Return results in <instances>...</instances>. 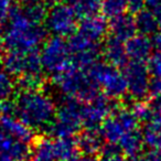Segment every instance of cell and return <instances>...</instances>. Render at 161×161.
<instances>
[{
    "instance_id": "cell-12",
    "label": "cell",
    "mask_w": 161,
    "mask_h": 161,
    "mask_svg": "<svg viewBox=\"0 0 161 161\" xmlns=\"http://www.w3.org/2000/svg\"><path fill=\"white\" fill-rule=\"evenodd\" d=\"M31 153L29 143L0 130V161H25Z\"/></svg>"
},
{
    "instance_id": "cell-23",
    "label": "cell",
    "mask_w": 161,
    "mask_h": 161,
    "mask_svg": "<svg viewBox=\"0 0 161 161\" xmlns=\"http://www.w3.org/2000/svg\"><path fill=\"white\" fill-rule=\"evenodd\" d=\"M76 16L84 19L98 14L102 10V0H69Z\"/></svg>"
},
{
    "instance_id": "cell-38",
    "label": "cell",
    "mask_w": 161,
    "mask_h": 161,
    "mask_svg": "<svg viewBox=\"0 0 161 161\" xmlns=\"http://www.w3.org/2000/svg\"><path fill=\"white\" fill-rule=\"evenodd\" d=\"M158 27H159V31L161 32V14L158 16Z\"/></svg>"
},
{
    "instance_id": "cell-4",
    "label": "cell",
    "mask_w": 161,
    "mask_h": 161,
    "mask_svg": "<svg viewBox=\"0 0 161 161\" xmlns=\"http://www.w3.org/2000/svg\"><path fill=\"white\" fill-rule=\"evenodd\" d=\"M83 103L65 98L56 109L55 118L47 130L54 138H71L83 126L82 118Z\"/></svg>"
},
{
    "instance_id": "cell-19",
    "label": "cell",
    "mask_w": 161,
    "mask_h": 161,
    "mask_svg": "<svg viewBox=\"0 0 161 161\" xmlns=\"http://www.w3.org/2000/svg\"><path fill=\"white\" fill-rule=\"evenodd\" d=\"M53 149L56 161H77L80 150L72 138H55Z\"/></svg>"
},
{
    "instance_id": "cell-36",
    "label": "cell",
    "mask_w": 161,
    "mask_h": 161,
    "mask_svg": "<svg viewBox=\"0 0 161 161\" xmlns=\"http://www.w3.org/2000/svg\"><path fill=\"white\" fill-rule=\"evenodd\" d=\"M18 1H20L21 3H25V6L31 5V3H39V0H18Z\"/></svg>"
},
{
    "instance_id": "cell-13",
    "label": "cell",
    "mask_w": 161,
    "mask_h": 161,
    "mask_svg": "<svg viewBox=\"0 0 161 161\" xmlns=\"http://www.w3.org/2000/svg\"><path fill=\"white\" fill-rule=\"evenodd\" d=\"M109 31V23L106 18L101 14L82 19L78 25L77 33L90 40L91 42L98 43Z\"/></svg>"
},
{
    "instance_id": "cell-29",
    "label": "cell",
    "mask_w": 161,
    "mask_h": 161,
    "mask_svg": "<svg viewBox=\"0 0 161 161\" xmlns=\"http://www.w3.org/2000/svg\"><path fill=\"white\" fill-rule=\"evenodd\" d=\"M149 94H151L153 97L161 95V78L160 77H153L152 80H150Z\"/></svg>"
},
{
    "instance_id": "cell-26",
    "label": "cell",
    "mask_w": 161,
    "mask_h": 161,
    "mask_svg": "<svg viewBox=\"0 0 161 161\" xmlns=\"http://www.w3.org/2000/svg\"><path fill=\"white\" fill-rule=\"evenodd\" d=\"M25 14L29 19H31L32 21L36 23H42L43 21H45L47 14V10L45 9L44 5L41 3H34L31 5H27L23 9Z\"/></svg>"
},
{
    "instance_id": "cell-15",
    "label": "cell",
    "mask_w": 161,
    "mask_h": 161,
    "mask_svg": "<svg viewBox=\"0 0 161 161\" xmlns=\"http://www.w3.org/2000/svg\"><path fill=\"white\" fill-rule=\"evenodd\" d=\"M109 32L110 36L119 41H123V42H127L132 36H136V20L129 14H124L118 17H115L110 19Z\"/></svg>"
},
{
    "instance_id": "cell-31",
    "label": "cell",
    "mask_w": 161,
    "mask_h": 161,
    "mask_svg": "<svg viewBox=\"0 0 161 161\" xmlns=\"http://www.w3.org/2000/svg\"><path fill=\"white\" fill-rule=\"evenodd\" d=\"M141 161H161V149H153L146 153Z\"/></svg>"
},
{
    "instance_id": "cell-18",
    "label": "cell",
    "mask_w": 161,
    "mask_h": 161,
    "mask_svg": "<svg viewBox=\"0 0 161 161\" xmlns=\"http://www.w3.org/2000/svg\"><path fill=\"white\" fill-rule=\"evenodd\" d=\"M103 54L106 61L116 67L125 66L128 63L125 44L123 43V41L117 40L113 36H110L105 42V45L103 47Z\"/></svg>"
},
{
    "instance_id": "cell-10",
    "label": "cell",
    "mask_w": 161,
    "mask_h": 161,
    "mask_svg": "<svg viewBox=\"0 0 161 161\" xmlns=\"http://www.w3.org/2000/svg\"><path fill=\"white\" fill-rule=\"evenodd\" d=\"M128 93L135 99H143L149 94V69L145 62L130 61L124 66Z\"/></svg>"
},
{
    "instance_id": "cell-35",
    "label": "cell",
    "mask_w": 161,
    "mask_h": 161,
    "mask_svg": "<svg viewBox=\"0 0 161 161\" xmlns=\"http://www.w3.org/2000/svg\"><path fill=\"white\" fill-rule=\"evenodd\" d=\"M77 161H99V160H97V158L95 156H86V154H84L83 157L78 158Z\"/></svg>"
},
{
    "instance_id": "cell-37",
    "label": "cell",
    "mask_w": 161,
    "mask_h": 161,
    "mask_svg": "<svg viewBox=\"0 0 161 161\" xmlns=\"http://www.w3.org/2000/svg\"><path fill=\"white\" fill-rule=\"evenodd\" d=\"M44 3H50V5H55V3H60V0H43Z\"/></svg>"
},
{
    "instance_id": "cell-28",
    "label": "cell",
    "mask_w": 161,
    "mask_h": 161,
    "mask_svg": "<svg viewBox=\"0 0 161 161\" xmlns=\"http://www.w3.org/2000/svg\"><path fill=\"white\" fill-rule=\"evenodd\" d=\"M146 7V0H128V11L130 14H139Z\"/></svg>"
},
{
    "instance_id": "cell-39",
    "label": "cell",
    "mask_w": 161,
    "mask_h": 161,
    "mask_svg": "<svg viewBox=\"0 0 161 161\" xmlns=\"http://www.w3.org/2000/svg\"><path fill=\"white\" fill-rule=\"evenodd\" d=\"M3 47V39H0V51H1V47Z\"/></svg>"
},
{
    "instance_id": "cell-2",
    "label": "cell",
    "mask_w": 161,
    "mask_h": 161,
    "mask_svg": "<svg viewBox=\"0 0 161 161\" xmlns=\"http://www.w3.org/2000/svg\"><path fill=\"white\" fill-rule=\"evenodd\" d=\"M16 116L32 129L44 128L55 118L56 107L51 96L41 90L20 91L14 101Z\"/></svg>"
},
{
    "instance_id": "cell-34",
    "label": "cell",
    "mask_w": 161,
    "mask_h": 161,
    "mask_svg": "<svg viewBox=\"0 0 161 161\" xmlns=\"http://www.w3.org/2000/svg\"><path fill=\"white\" fill-rule=\"evenodd\" d=\"M99 161H126L121 157L120 153H112V154H103V158Z\"/></svg>"
},
{
    "instance_id": "cell-1",
    "label": "cell",
    "mask_w": 161,
    "mask_h": 161,
    "mask_svg": "<svg viewBox=\"0 0 161 161\" xmlns=\"http://www.w3.org/2000/svg\"><path fill=\"white\" fill-rule=\"evenodd\" d=\"M47 28L25 14L23 10H14L3 33V43L7 51H36L45 42Z\"/></svg>"
},
{
    "instance_id": "cell-6",
    "label": "cell",
    "mask_w": 161,
    "mask_h": 161,
    "mask_svg": "<svg viewBox=\"0 0 161 161\" xmlns=\"http://www.w3.org/2000/svg\"><path fill=\"white\" fill-rule=\"evenodd\" d=\"M87 72L98 87L103 90L104 95L109 98H120L128 92L124 73L109 63L97 62Z\"/></svg>"
},
{
    "instance_id": "cell-3",
    "label": "cell",
    "mask_w": 161,
    "mask_h": 161,
    "mask_svg": "<svg viewBox=\"0 0 161 161\" xmlns=\"http://www.w3.org/2000/svg\"><path fill=\"white\" fill-rule=\"evenodd\" d=\"M53 83L66 98L87 103L99 95L98 85L84 69L71 67L53 76Z\"/></svg>"
},
{
    "instance_id": "cell-33",
    "label": "cell",
    "mask_w": 161,
    "mask_h": 161,
    "mask_svg": "<svg viewBox=\"0 0 161 161\" xmlns=\"http://www.w3.org/2000/svg\"><path fill=\"white\" fill-rule=\"evenodd\" d=\"M149 107L151 108L152 110H154V112L161 114V95H159V96H156V97L152 98Z\"/></svg>"
},
{
    "instance_id": "cell-22",
    "label": "cell",
    "mask_w": 161,
    "mask_h": 161,
    "mask_svg": "<svg viewBox=\"0 0 161 161\" xmlns=\"http://www.w3.org/2000/svg\"><path fill=\"white\" fill-rule=\"evenodd\" d=\"M135 20H136L137 31L142 36H152L153 34L158 33V17L148 9H143L142 11L137 14Z\"/></svg>"
},
{
    "instance_id": "cell-27",
    "label": "cell",
    "mask_w": 161,
    "mask_h": 161,
    "mask_svg": "<svg viewBox=\"0 0 161 161\" xmlns=\"http://www.w3.org/2000/svg\"><path fill=\"white\" fill-rule=\"evenodd\" d=\"M14 10V0H0V25L8 22Z\"/></svg>"
},
{
    "instance_id": "cell-7",
    "label": "cell",
    "mask_w": 161,
    "mask_h": 161,
    "mask_svg": "<svg viewBox=\"0 0 161 161\" xmlns=\"http://www.w3.org/2000/svg\"><path fill=\"white\" fill-rule=\"evenodd\" d=\"M1 61L3 69L11 76L42 75L43 66L38 50L30 52L8 51Z\"/></svg>"
},
{
    "instance_id": "cell-16",
    "label": "cell",
    "mask_w": 161,
    "mask_h": 161,
    "mask_svg": "<svg viewBox=\"0 0 161 161\" xmlns=\"http://www.w3.org/2000/svg\"><path fill=\"white\" fill-rule=\"evenodd\" d=\"M104 138L98 128H85L77 138V148L86 156H95L104 147Z\"/></svg>"
},
{
    "instance_id": "cell-9",
    "label": "cell",
    "mask_w": 161,
    "mask_h": 161,
    "mask_svg": "<svg viewBox=\"0 0 161 161\" xmlns=\"http://www.w3.org/2000/svg\"><path fill=\"white\" fill-rule=\"evenodd\" d=\"M77 25V16L69 3H58L47 10L45 28L54 36H73Z\"/></svg>"
},
{
    "instance_id": "cell-32",
    "label": "cell",
    "mask_w": 161,
    "mask_h": 161,
    "mask_svg": "<svg viewBox=\"0 0 161 161\" xmlns=\"http://www.w3.org/2000/svg\"><path fill=\"white\" fill-rule=\"evenodd\" d=\"M151 44L152 49L156 51V53H161V32L151 36Z\"/></svg>"
},
{
    "instance_id": "cell-14",
    "label": "cell",
    "mask_w": 161,
    "mask_h": 161,
    "mask_svg": "<svg viewBox=\"0 0 161 161\" xmlns=\"http://www.w3.org/2000/svg\"><path fill=\"white\" fill-rule=\"evenodd\" d=\"M0 130L29 145L34 139L33 129L22 123L17 116H12L10 114H3L0 116Z\"/></svg>"
},
{
    "instance_id": "cell-8",
    "label": "cell",
    "mask_w": 161,
    "mask_h": 161,
    "mask_svg": "<svg viewBox=\"0 0 161 161\" xmlns=\"http://www.w3.org/2000/svg\"><path fill=\"white\" fill-rule=\"evenodd\" d=\"M138 118L129 109H116L102 124L101 132L106 143L118 145L121 137L128 131L136 130Z\"/></svg>"
},
{
    "instance_id": "cell-24",
    "label": "cell",
    "mask_w": 161,
    "mask_h": 161,
    "mask_svg": "<svg viewBox=\"0 0 161 161\" xmlns=\"http://www.w3.org/2000/svg\"><path fill=\"white\" fill-rule=\"evenodd\" d=\"M128 10V0H102V11L104 16L113 19L124 14Z\"/></svg>"
},
{
    "instance_id": "cell-25",
    "label": "cell",
    "mask_w": 161,
    "mask_h": 161,
    "mask_svg": "<svg viewBox=\"0 0 161 161\" xmlns=\"http://www.w3.org/2000/svg\"><path fill=\"white\" fill-rule=\"evenodd\" d=\"M143 142L152 149H161V125L147 124L143 129Z\"/></svg>"
},
{
    "instance_id": "cell-5",
    "label": "cell",
    "mask_w": 161,
    "mask_h": 161,
    "mask_svg": "<svg viewBox=\"0 0 161 161\" xmlns=\"http://www.w3.org/2000/svg\"><path fill=\"white\" fill-rule=\"evenodd\" d=\"M43 69L58 75L73 67V56L69 42L60 36H52L43 44L40 52Z\"/></svg>"
},
{
    "instance_id": "cell-20",
    "label": "cell",
    "mask_w": 161,
    "mask_h": 161,
    "mask_svg": "<svg viewBox=\"0 0 161 161\" xmlns=\"http://www.w3.org/2000/svg\"><path fill=\"white\" fill-rule=\"evenodd\" d=\"M143 136L138 129L128 131L121 137L118 142V147L121 153L126 154L129 158H134L138 154L143 145Z\"/></svg>"
},
{
    "instance_id": "cell-11",
    "label": "cell",
    "mask_w": 161,
    "mask_h": 161,
    "mask_svg": "<svg viewBox=\"0 0 161 161\" xmlns=\"http://www.w3.org/2000/svg\"><path fill=\"white\" fill-rule=\"evenodd\" d=\"M116 110L114 102L106 95L99 94L91 102L83 104L82 118L85 128H98Z\"/></svg>"
},
{
    "instance_id": "cell-17",
    "label": "cell",
    "mask_w": 161,
    "mask_h": 161,
    "mask_svg": "<svg viewBox=\"0 0 161 161\" xmlns=\"http://www.w3.org/2000/svg\"><path fill=\"white\" fill-rule=\"evenodd\" d=\"M125 47L128 58L131 61H139V62H145V60L150 58L153 50L151 39L142 34L132 36L125 43Z\"/></svg>"
},
{
    "instance_id": "cell-21",
    "label": "cell",
    "mask_w": 161,
    "mask_h": 161,
    "mask_svg": "<svg viewBox=\"0 0 161 161\" xmlns=\"http://www.w3.org/2000/svg\"><path fill=\"white\" fill-rule=\"evenodd\" d=\"M14 91L12 76L0 65V114H8L10 110L9 98Z\"/></svg>"
},
{
    "instance_id": "cell-30",
    "label": "cell",
    "mask_w": 161,
    "mask_h": 161,
    "mask_svg": "<svg viewBox=\"0 0 161 161\" xmlns=\"http://www.w3.org/2000/svg\"><path fill=\"white\" fill-rule=\"evenodd\" d=\"M146 8L157 17L161 14V0H146Z\"/></svg>"
}]
</instances>
